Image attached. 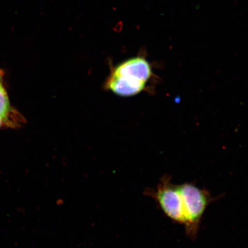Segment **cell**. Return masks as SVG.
Instances as JSON below:
<instances>
[{
    "mask_svg": "<svg viewBox=\"0 0 248 248\" xmlns=\"http://www.w3.org/2000/svg\"><path fill=\"white\" fill-rule=\"evenodd\" d=\"M10 111V102H9L7 93L0 83V117L3 122L8 120Z\"/></svg>",
    "mask_w": 248,
    "mask_h": 248,
    "instance_id": "277c9868",
    "label": "cell"
},
{
    "mask_svg": "<svg viewBox=\"0 0 248 248\" xmlns=\"http://www.w3.org/2000/svg\"><path fill=\"white\" fill-rule=\"evenodd\" d=\"M3 123L2 122V120L1 118V117H0V128H1V126L2 125V123Z\"/></svg>",
    "mask_w": 248,
    "mask_h": 248,
    "instance_id": "5b68a950",
    "label": "cell"
},
{
    "mask_svg": "<svg viewBox=\"0 0 248 248\" xmlns=\"http://www.w3.org/2000/svg\"><path fill=\"white\" fill-rule=\"evenodd\" d=\"M183 200L186 234L194 240L199 232L201 222L209 204L217 200L206 189L197 187L191 183L178 185Z\"/></svg>",
    "mask_w": 248,
    "mask_h": 248,
    "instance_id": "7a4b0ae2",
    "label": "cell"
},
{
    "mask_svg": "<svg viewBox=\"0 0 248 248\" xmlns=\"http://www.w3.org/2000/svg\"><path fill=\"white\" fill-rule=\"evenodd\" d=\"M145 193L153 198L166 216L184 225V200L178 185L173 184L170 175H164L156 189H147Z\"/></svg>",
    "mask_w": 248,
    "mask_h": 248,
    "instance_id": "3957f363",
    "label": "cell"
},
{
    "mask_svg": "<svg viewBox=\"0 0 248 248\" xmlns=\"http://www.w3.org/2000/svg\"><path fill=\"white\" fill-rule=\"evenodd\" d=\"M153 74L146 59L142 57L129 59L111 70L105 88L120 97H132L144 91Z\"/></svg>",
    "mask_w": 248,
    "mask_h": 248,
    "instance_id": "6da1fadb",
    "label": "cell"
}]
</instances>
